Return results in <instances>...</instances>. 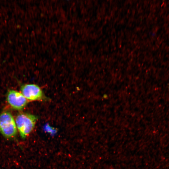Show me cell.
Instances as JSON below:
<instances>
[{"label":"cell","mask_w":169,"mask_h":169,"mask_svg":"<svg viewBox=\"0 0 169 169\" xmlns=\"http://www.w3.org/2000/svg\"><path fill=\"white\" fill-rule=\"evenodd\" d=\"M20 89L22 94L28 100H40L44 98L42 90L37 85L33 84H24L21 86Z\"/></svg>","instance_id":"cell-3"},{"label":"cell","mask_w":169,"mask_h":169,"mask_svg":"<svg viewBox=\"0 0 169 169\" xmlns=\"http://www.w3.org/2000/svg\"><path fill=\"white\" fill-rule=\"evenodd\" d=\"M0 132L7 138L15 136L17 133L15 121L11 114L4 111L0 114Z\"/></svg>","instance_id":"cell-2"},{"label":"cell","mask_w":169,"mask_h":169,"mask_svg":"<svg viewBox=\"0 0 169 169\" xmlns=\"http://www.w3.org/2000/svg\"><path fill=\"white\" fill-rule=\"evenodd\" d=\"M7 100L10 106L17 110L23 109L28 103L27 99L22 93L14 90H10L8 91Z\"/></svg>","instance_id":"cell-4"},{"label":"cell","mask_w":169,"mask_h":169,"mask_svg":"<svg viewBox=\"0 0 169 169\" xmlns=\"http://www.w3.org/2000/svg\"><path fill=\"white\" fill-rule=\"evenodd\" d=\"M37 120V116L29 113H21L17 116L16 124L22 139H25L32 132Z\"/></svg>","instance_id":"cell-1"}]
</instances>
